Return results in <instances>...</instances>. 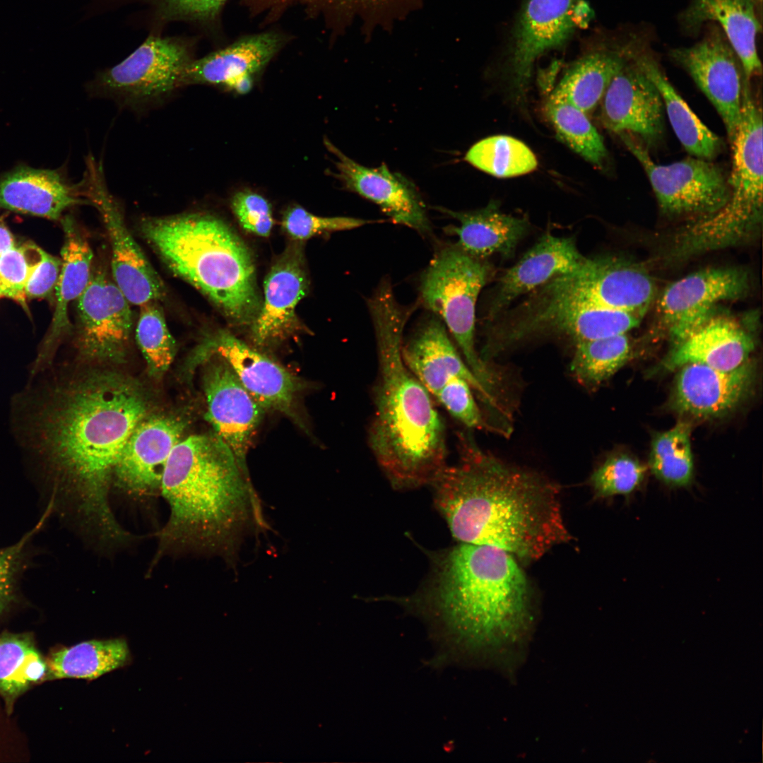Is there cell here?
Instances as JSON below:
<instances>
[{
    "label": "cell",
    "instance_id": "cell-36",
    "mask_svg": "<svg viewBox=\"0 0 763 763\" xmlns=\"http://www.w3.org/2000/svg\"><path fill=\"white\" fill-rule=\"evenodd\" d=\"M570 365L575 379L586 389L600 386L629 360L632 345L626 333L579 341Z\"/></svg>",
    "mask_w": 763,
    "mask_h": 763
},
{
    "label": "cell",
    "instance_id": "cell-35",
    "mask_svg": "<svg viewBox=\"0 0 763 763\" xmlns=\"http://www.w3.org/2000/svg\"><path fill=\"white\" fill-rule=\"evenodd\" d=\"M47 673V661L30 634H0V694L8 707L32 685L45 680Z\"/></svg>",
    "mask_w": 763,
    "mask_h": 763
},
{
    "label": "cell",
    "instance_id": "cell-13",
    "mask_svg": "<svg viewBox=\"0 0 763 763\" xmlns=\"http://www.w3.org/2000/svg\"><path fill=\"white\" fill-rule=\"evenodd\" d=\"M77 346L89 358L116 362L126 352L133 318L130 302L111 273L94 265L90 281L76 300Z\"/></svg>",
    "mask_w": 763,
    "mask_h": 763
},
{
    "label": "cell",
    "instance_id": "cell-24",
    "mask_svg": "<svg viewBox=\"0 0 763 763\" xmlns=\"http://www.w3.org/2000/svg\"><path fill=\"white\" fill-rule=\"evenodd\" d=\"M755 374L749 360L731 370L699 363L685 365L676 377L671 406L680 414L699 419L723 416L749 394Z\"/></svg>",
    "mask_w": 763,
    "mask_h": 763
},
{
    "label": "cell",
    "instance_id": "cell-45",
    "mask_svg": "<svg viewBox=\"0 0 763 763\" xmlns=\"http://www.w3.org/2000/svg\"><path fill=\"white\" fill-rule=\"evenodd\" d=\"M473 391L465 379L454 377L448 381L434 398L451 417L466 427L495 430L483 417Z\"/></svg>",
    "mask_w": 763,
    "mask_h": 763
},
{
    "label": "cell",
    "instance_id": "cell-49",
    "mask_svg": "<svg viewBox=\"0 0 763 763\" xmlns=\"http://www.w3.org/2000/svg\"><path fill=\"white\" fill-rule=\"evenodd\" d=\"M61 269V259L44 251L26 284V298H44L52 295L55 291Z\"/></svg>",
    "mask_w": 763,
    "mask_h": 763
},
{
    "label": "cell",
    "instance_id": "cell-8",
    "mask_svg": "<svg viewBox=\"0 0 763 763\" xmlns=\"http://www.w3.org/2000/svg\"><path fill=\"white\" fill-rule=\"evenodd\" d=\"M194 45L187 37L153 32L122 61L97 73L88 85L90 95L134 111L158 106L183 87Z\"/></svg>",
    "mask_w": 763,
    "mask_h": 763
},
{
    "label": "cell",
    "instance_id": "cell-47",
    "mask_svg": "<svg viewBox=\"0 0 763 763\" xmlns=\"http://www.w3.org/2000/svg\"><path fill=\"white\" fill-rule=\"evenodd\" d=\"M45 519L46 516L19 541L0 550V614L9 607L14 599L16 578L24 548L40 528Z\"/></svg>",
    "mask_w": 763,
    "mask_h": 763
},
{
    "label": "cell",
    "instance_id": "cell-46",
    "mask_svg": "<svg viewBox=\"0 0 763 763\" xmlns=\"http://www.w3.org/2000/svg\"><path fill=\"white\" fill-rule=\"evenodd\" d=\"M231 206L244 230L258 236H269L273 225L272 210L262 196L249 190L239 191L233 196Z\"/></svg>",
    "mask_w": 763,
    "mask_h": 763
},
{
    "label": "cell",
    "instance_id": "cell-22",
    "mask_svg": "<svg viewBox=\"0 0 763 763\" xmlns=\"http://www.w3.org/2000/svg\"><path fill=\"white\" fill-rule=\"evenodd\" d=\"M183 431L184 423L175 418L143 419L131 434L116 464V485L137 498L160 492L166 463Z\"/></svg>",
    "mask_w": 763,
    "mask_h": 763
},
{
    "label": "cell",
    "instance_id": "cell-6",
    "mask_svg": "<svg viewBox=\"0 0 763 763\" xmlns=\"http://www.w3.org/2000/svg\"><path fill=\"white\" fill-rule=\"evenodd\" d=\"M143 237L168 268L207 296L232 322L251 324L261 300L248 248L220 219L187 213L146 217Z\"/></svg>",
    "mask_w": 763,
    "mask_h": 763
},
{
    "label": "cell",
    "instance_id": "cell-40",
    "mask_svg": "<svg viewBox=\"0 0 763 763\" xmlns=\"http://www.w3.org/2000/svg\"><path fill=\"white\" fill-rule=\"evenodd\" d=\"M136 341L149 372L155 376L162 374L173 360L176 345L159 301H150L140 306Z\"/></svg>",
    "mask_w": 763,
    "mask_h": 763
},
{
    "label": "cell",
    "instance_id": "cell-43",
    "mask_svg": "<svg viewBox=\"0 0 763 763\" xmlns=\"http://www.w3.org/2000/svg\"><path fill=\"white\" fill-rule=\"evenodd\" d=\"M364 24L386 22L412 10L422 0H304Z\"/></svg>",
    "mask_w": 763,
    "mask_h": 763
},
{
    "label": "cell",
    "instance_id": "cell-29",
    "mask_svg": "<svg viewBox=\"0 0 763 763\" xmlns=\"http://www.w3.org/2000/svg\"><path fill=\"white\" fill-rule=\"evenodd\" d=\"M78 186L55 170L20 167L0 179V208L58 220L68 208L88 203Z\"/></svg>",
    "mask_w": 763,
    "mask_h": 763
},
{
    "label": "cell",
    "instance_id": "cell-33",
    "mask_svg": "<svg viewBox=\"0 0 763 763\" xmlns=\"http://www.w3.org/2000/svg\"><path fill=\"white\" fill-rule=\"evenodd\" d=\"M626 62L624 54L617 51H591L571 65L550 97L589 112L601 101L611 80Z\"/></svg>",
    "mask_w": 763,
    "mask_h": 763
},
{
    "label": "cell",
    "instance_id": "cell-14",
    "mask_svg": "<svg viewBox=\"0 0 763 763\" xmlns=\"http://www.w3.org/2000/svg\"><path fill=\"white\" fill-rule=\"evenodd\" d=\"M671 55L713 104L731 144L740 120L746 77L739 57L722 30L714 25L700 42L672 50Z\"/></svg>",
    "mask_w": 763,
    "mask_h": 763
},
{
    "label": "cell",
    "instance_id": "cell-15",
    "mask_svg": "<svg viewBox=\"0 0 763 763\" xmlns=\"http://www.w3.org/2000/svg\"><path fill=\"white\" fill-rule=\"evenodd\" d=\"M586 6L576 0H526L512 33L508 57L517 93L524 95L536 61L570 38L583 21Z\"/></svg>",
    "mask_w": 763,
    "mask_h": 763
},
{
    "label": "cell",
    "instance_id": "cell-19",
    "mask_svg": "<svg viewBox=\"0 0 763 763\" xmlns=\"http://www.w3.org/2000/svg\"><path fill=\"white\" fill-rule=\"evenodd\" d=\"M403 359L432 397L450 379L460 377L472 387L492 411L506 416L499 401L482 385L465 362L442 321L434 314L424 317L402 344Z\"/></svg>",
    "mask_w": 763,
    "mask_h": 763
},
{
    "label": "cell",
    "instance_id": "cell-5",
    "mask_svg": "<svg viewBox=\"0 0 763 763\" xmlns=\"http://www.w3.org/2000/svg\"><path fill=\"white\" fill-rule=\"evenodd\" d=\"M160 492L170 515L157 535L154 564L167 555L187 551L226 552L252 524L262 525L248 470L214 432L177 443Z\"/></svg>",
    "mask_w": 763,
    "mask_h": 763
},
{
    "label": "cell",
    "instance_id": "cell-21",
    "mask_svg": "<svg viewBox=\"0 0 763 763\" xmlns=\"http://www.w3.org/2000/svg\"><path fill=\"white\" fill-rule=\"evenodd\" d=\"M324 143L336 156V175L348 189L377 204L394 223L424 237L432 234L425 203L411 182L390 172L384 164L376 168L362 166L330 141Z\"/></svg>",
    "mask_w": 763,
    "mask_h": 763
},
{
    "label": "cell",
    "instance_id": "cell-7",
    "mask_svg": "<svg viewBox=\"0 0 763 763\" xmlns=\"http://www.w3.org/2000/svg\"><path fill=\"white\" fill-rule=\"evenodd\" d=\"M494 275L486 259L469 255L456 244L442 246L421 275L418 304L442 321L470 369L496 397L501 379L481 359L475 343L476 302Z\"/></svg>",
    "mask_w": 763,
    "mask_h": 763
},
{
    "label": "cell",
    "instance_id": "cell-11",
    "mask_svg": "<svg viewBox=\"0 0 763 763\" xmlns=\"http://www.w3.org/2000/svg\"><path fill=\"white\" fill-rule=\"evenodd\" d=\"M645 170L661 209L669 215L713 213L728 201L727 177L718 165L692 156L668 165H658L636 137L619 135Z\"/></svg>",
    "mask_w": 763,
    "mask_h": 763
},
{
    "label": "cell",
    "instance_id": "cell-4",
    "mask_svg": "<svg viewBox=\"0 0 763 763\" xmlns=\"http://www.w3.org/2000/svg\"><path fill=\"white\" fill-rule=\"evenodd\" d=\"M367 304L378 358L369 448L394 488L431 485L448 464L446 429L432 396L402 357L405 326L418 304L401 305L389 278Z\"/></svg>",
    "mask_w": 763,
    "mask_h": 763
},
{
    "label": "cell",
    "instance_id": "cell-37",
    "mask_svg": "<svg viewBox=\"0 0 763 763\" xmlns=\"http://www.w3.org/2000/svg\"><path fill=\"white\" fill-rule=\"evenodd\" d=\"M690 425L679 422L653 439L649 465L653 475L670 488H685L694 480Z\"/></svg>",
    "mask_w": 763,
    "mask_h": 763
},
{
    "label": "cell",
    "instance_id": "cell-44",
    "mask_svg": "<svg viewBox=\"0 0 763 763\" xmlns=\"http://www.w3.org/2000/svg\"><path fill=\"white\" fill-rule=\"evenodd\" d=\"M371 221L351 217H321L301 206H293L284 213L282 226L295 240L307 239L316 235L360 227Z\"/></svg>",
    "mask_w": 763,
    "mask_h": 763
},
{
    "label": "cell",
    "instance_id": "cell-41",
    "mask_svg": "<svg viewBox=\"0 0 763 763\" xmlns=\"http://www.w3.org/2000/svg\"><path fill=\"white\" fill-rule=\"evenodd\" d=\"M647 466L628 454L610 456L591 473L588 484L598 499L629 497L642 486Z\"/></svg>",
    "mask_w": 763,
    "mask_h": 763
},
{
    "label": "cell",
    "instance_id": "cell-42",
    "mask_svg": "<svg viewBox=\"0 0 763 763\" xmlns=\"http://www.w3.org/2000/svg\"><path fill=\"white\" fill-rule=\"evenodd\" d=\"M43 250L33 244L15 246L0 256V290L23 307L26 305L25 289L32 271L40 261Z\"/></svg>",
    "mask_w": 763,
    "mask_h": 763
},
{
    "label": "cell",
    "instance_id": "cell-25",
    "mask_svg": "<svg viewBox=\"0 0 763 763\" xmlns=\"http://www.w3.org/2000/svg\"><path fill=\"white\" fill-rule=\"evenodd\" d=\"M584 259L573 237L545 234L499 280L489 304L487 322L507 310L519 296L557 276L573 271Z\"/></svg>",
    "mask_w": 763,
    "mask_h": 763
},
{
    "label": "cell",
    "instance_id": "cell-30",
    "mask_svg": "<svg viewBox=\"0 0 763 763\" xmlns=\"http://www.w3.org/2000/svg\"><path fill=\"white\" fill-rule=\"evenodd\" d=\"M459 222L448 227V232L457 236L456 244L469 255L486 259L494 254L504 259L514 256L516 247L530 227L526 218L514 217L501 212L497 201L473 211H454L439 208Z\"/></svg>",
    "mask_w": 763,
    "mask_h": 763
},
{
    "label": "cell",
    "instance_id": "cell-23",
    "mask_svg": "<svg viewBox=\"0 0 763 763\" xmlns=\"http://www.w3.org/2000/svg\"><path fill=\"white\" fill-rule=\"evenodd\" d=\"M309 281L303 249L290 244L271 267L264 283V299L252 322L251 336L259 346L282 341L300 329L295 309Z\"/></svg>",
    "mask_w": 763,
    "mask_h": 763
},
{
    "label": "cell",
    "instance_id": "cell-51",
    "mask_svg": "<svg viewBox=\"0 0 763 763\" xmlns=\"http://www.w3.org/2000/svg\"><path fill=\"white\" fill-rule=\"evenodd\" d=\"M1 296H2V294H1V290H0V297H1Z\"/></svg>",
    "mask_w": 763,
    "mask_h": 763
},
{
    "label": "cell",
    "instance_id": "cell-18",
    "mask_svg": "<svg viewBox=\"0 0 763 763\" xmlns=\"http://www.w3.org/2000/svg\"><path fill=\"white\" fill-rule=\"evenodd\" d=\"M731 146V195L722 213L735 222L759 225L762 219V112L747 78L743 87L740 120Z\"/></svg>",
    "mask_w": 763,
    "mask_h": 763
},
{
    "label": "cell",
    "instance_id": "cell-32",
    "mask_svg": "<svg viewBox=\"0 0 763 763\" xmlns=\"http://www.w3.org/2000/svg\"><path fill=\"white\" fill-rule=\"evenodd\" d=\"M633 61L658 89L671 126L684 148L696 158L712 160L723 148L720 137L706 126L671 85L657 62L631 54Z\"/></svg>",
    "mask_w": 763,
    "mask_h": 763
},
{
    "label": "cell",
    "instance_id": "cell-10",
    "mask_svg": "<svg viewBox=\"0 0 763 763\" xmlns=\"http://www.w3.org/2000/svg\"><path fill=\"white\" fill-rule=\"evenodd\" d=\"M81 196L100 215L111 249V275L130 304L141 306L166 296V288L129 231L119 203L109 191L102 165L89 155L79 184Z\"/></svg>",
    "mask_w": 763,
    "mask_h": 763
},
{
    "label": "cell",
    "instance_id": "cell-12",
    "mask_svg": "<svg viewBox=\"0 0 763 763\" xmlns=\"http://www.w3.org/2000/svg\"><path fill=\"white\" fill-rule=\"evenodd\" d=\"M212 354L227 362L243 386L265 410L280 413L307 431L299 410V396L303 386L298 377L226 331H219L204 339L194 350L190 365Z\"/></svg>",
    "mask_w": 763,
    "mask_h": 763
},
{
    "label": "cell",
    "instance_id": "cell-39",
    "mask_svg": "<svg viewBox=\"0 0 763 763\" xmlns=\"http://www.w3.org/2000/svg\"><path fill=\"white\" fill-rule=\"evenodd\" d=\"M545 113L557 135L567 146L591 163L602 165L607 156L606 148L586 113L550 96Z\"/></svg>",
    "mask_w": 763,
    "mask_h": 763
},
{
    "label": "cell",
    "instance_id": "cell-3",
    "mask_svg": "<svg viewBox=\"0 0 763 763\" xmlns=\"http://www.w3.org/2000/svg\"><path fill=\"white\" fill-rule=\"evenodd\" d=\"M459 459L431 484L437 509L459 543L503 550L536 560L572 539L558 485L504 462L459 434Z\"/></svg>",
    "mask_w": 763,
    "mask_h": 763
},
{
    "label": "cell",
    "instance_id": "cell-9",
    "mask_svg": "<svg viewBox=\"0 0 763 763\" xmlns=\"http://www.w3.org/2000/svg\"><path fill=\"white\" fill-rule=\"evenodd\" d=\"M650 277L619 259L585 257L572 272L557 276L531 292L528 300L633 312L643 316L653 297Z\"/></svg>",
    "mask_w": 763,
    "mask_h": 763
},
{
    "label": "cell",
    "instance_id": "cell-48",
    "mask_svg": "<svg viewBox=\"0 0 763 763\" xmlns=\"http://www.w3.org/2000/svg\"><path fill=\"white\" fill-rule=\"evenodd\" d=\"M227 0H160L175 21L210 25L218 16Z\"/></svg>",
    "mask_w": 763,
    "mask_h": 763
},
{
    "label": "cell",
    "instance_id": "cell-2",
    "mask_svg": "<svg viewBox=\"0 0 763 763\" xmlns=\"http://www.w3.org/2000/svg\"><path fill=\"white\" fill-rule=\"evenodd\" d=\"M425 586L402 599L434 626L441 650L432 663L508 658L533 623L527 578L510 553L460 543L432 555Z\"/></svg>",
    "mask_w": 763,
    "mask_h": 763
},
{
    "label": "cell",
    "instance_id": "cell-16",
    "mask_svg": "<svg viewBox=\"0 0 763 763\" xmlns=\"http://www.w3.org/2000/svg\"><path fill=\"white\" fill-rule=\"evenodd\" d=\"M206 401V418L246 469L247 454L265 410L241 384L230 365L212 354L201 358Z\"/></svg>",
    "mask_w": 763,
    "mask_h": 763
},
{
    "label": "cell",
    "instance_id": "cell-31",
    "mask_svg": "<svg viewBox=\"0 0 763 763\" xmlns=\"http://www.w3.org/2000/svg\"><path fill=\"white\" fill-rule=\"evenodd\" d=\"M759 0H693L685 20L695 27L706 21L717 22L739 57L748 81L762 73L756 47L761 30L758 20Z\"/></svg>",
    "mask_w": 763,
    "mask_h": 763
},
{
    "label": "cell",
    "instance_id": "cell-17",
    "mask_svg": "<svg viewBox=\"0 0 763 763\" xmlns=\"http://www.w3.org/2000/svg\"><path fill=\"white\" fill-rule=\"evenodd\" d=\"M748 289L745 271L734 268L702 270L670 284L659 299L662 323L676 344L695 332L722 301L740 297Z\"/></svg>",
    "mask_w": 763,
    "mask_h": 763
},
{
    "label": "cell",
    "instance_id": "cell-26",
    "mask_svg": "<svg viewBox=\"0 0 763 763\" xmlns=\"http://www.w3.org/2000/svg\"><path fill=\"white\" fill-rule=\"evenodd\" d=\"M63 227L64 239L61 269L55 288L56 307L51 326L30 366L28 379L53 363L60 343L71 329L69 306L87 287L95 265L92 249L73 220L66 217L63 220Z\"/></svg>",
    "mask_w": 763,
    "mask_h": 763
},
{
    "label": "cell",
    "instance_id": "cell-34",
    "mask_svg": "<svg viewBox=\"0 0 763 763\" xmlns=\"http://www.w3.org/2000/svg\"><path fill=\"white\" fill-rule=\"evenodd\" d=\"M130 651L124 639L90 640L53 652L47 660L45 680H93L126 666Z\"/></svg>",
    "mask_w": 763,
    "mask_h": 763
},
{
    "label": "cell",
    "instance_id": "cell-1",
    "mask_svg": "<svg viewBox=\"0 0 763 763\" xmlns=\"http://www.w3.org/2000/svg\"><path fill=\"white\" fill-rule=\"evenodd\" d=\"M147 402L135 382L113 373L63 379L48 367L11 402L13 434L25 456L73 502L83 528L102 547L130 533L110 507L120 454L146 418Z\"/></svg>",
    "mask_w": 763,
    "mask_h": 763
},
{
    "label": "cell",
    "instance_id": "cell-38",
    "mask_svg": "<svg viewBox=\"0 0 763 763\" xmlns=\"http://www.w3.org/2000/svg\"><path fill=\"white\" fill-rule=\"evenodd\" d=\"M465 159L478 169L502 178L528 174L538 166L536 155L525 143L505 135L478 141L469 149Z\"/></svg>",
    "mask_w": 763,
    "mask_h": 763
},
{
    "label": "cell",
    "instance_id": "cell-50",
    "mask_svg": "<svg viewBox=\"0 0 763 763\" xmlns=\"http://www.w3.org/2000/svg\"><path fill=\"white\" fill-rule=\"evenodd\" d=\"M16 246L13 235L7 227L0 221V256Z\"/></svg>",
    "mask_w": 763,
    "mask_h": 763
},
{
    "label": "cell",
    "instance_id": "cell-28",
    "mask_svg": "<svg viewBox=\"0 0 763 763\" xmlns=\"http://www.w3.org/2000/svg\"><path fill=\"white\" fill-rule=\"evenodd\" d=\"M754 350L751 336L728 317H711L695 332L674 348L662 362L666 370L690 363L731 370L749 360Z\"/></svg>",
    "mask_w": 763,
    "mask_h": 763
},
{
    "label": "cell",
    "instance_id": "cell-20",
    "mask_svg": "<svg viewBox=\"0 0 763 763\" xmlns=\"http://www.w3.org/2000/svg\"><path fill=\"white\" fill-rule=\"evenodd\" d=\"M627 62L603 96L601 119L610 131L632 135L646 147L653 146L663 134V101L641 69L634 61Z\"/></svg>",
    "mask_w": 763,
    "mask_h": 763
},
{
    "label": "cell",
    "instance_id": "cell-27",
    "mask_svg": "<svg viewBox=\"0 0 763 763\" xmlns=\"http://www.w3.org/2000/svg\"><path fill=\"white\" fill-rule=\"evenodd\" d=\"M274 32L244 37L232 45L194 59L183 75V86L210 85L244 93L254 76L268 63L283 45Z\"/></svg>",
    "mask_w": 763,
    "mask_h": 763
}]
</instances>
